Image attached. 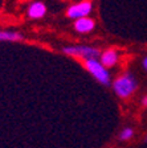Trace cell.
<instances>
[{"instance_id":"7","label":"cell","mask_w":147,"mask_h":148,"mask_svg":"<svg viewBox=\"0 0 147 148\" xmlns=\"http://www.w3.org/2000/svg\"><path fill=\"white\" fill-rule=\"evenodd\" d=\"M118 61V53L114 49H107L104 53H101V62L106 68H111Z\"/></svg>"},{"instance_id":"2","label":"cell","mask_w":147,"mask_h":148,"mask_svg":"<svg viewBox=\"0 0 147 148\" xmlns=\"http://www.w3.org/2000/svg\"><path fill=\"white\" fill-rule=\"evenodd\" d=\"M85 66L98 82H101L105 86L110 85V73L106 70V68L102 65V62H99L97 58H90L86 60Z\"/></svg>"},{"instance_id":"8","label":"cell","mask_w":147,"mask_h":148,"mask_svg":"<svg viewBox=\"0 0 147 148\" xmlns=\"http://www.w3.org/2000/svg\"><path fill=\"white\" fill-rule=\"evenodd\" d=\"M24 34L16 31H0V41H21Z\"/></svg>"},{"instance_id":"9","label":"cell","mask_w":147,"mask_h":148,"mask_svg":"<svg viewBox=\"0 0 147 148\" xmlns=\"http://www.w3.org/2000/svg\"><path fill=\"white\" fill-rule=\"evenodd\" d=\"M133 136H134V130L130 128V127H126L125 130H122V132H121V135H119V139L125 142V140H130Z\"/></svg>"},{"instance_id":"5","label":"cell","mask_w":147,"mask_h":148,"mask_svg":"<svg viewBox=\"0 0 147 148\" xmlns=\"http://www.w3.org/2000/svg\"><path fill=\"white\" fill-rule=\"evenodd\" d=\"M94 27H95V21L93 18H90L89 16L76 18V21H74V29L78 33H89V32H92L94 29Z\"/></svg>"},{"instance_id":"6","label":"cell","mask_w":147,"mask_h":148,"mask_svg":"<svg viewBox=\"0 0 147 148\" xmlns=\"http://www.w3.org/2000/svg\"><path fill=\"white\" fill-rule=\"evenodd\" d=\"M27 13H28V17L33 18V20L43 18L46 13V5L43 1H33V3L29 4Z\"/></svg>"},{"instance_id":"1","label":"cell","mask_w":147,"mask_h":148,"mask_svg":"<svg viewBox=\"0 0 147 148\" xmlns=\"http://www.w3.org/2000/svg\"><path fill=\"white\" fill-rule=\"evenodd\" d=\"M138 87V82L131 73H125L118 77L113 83V89L119 98L126 99L131 97Z\"/></svg>"},{"instance_id":"3","label":"cell","mask_w":147,"mask_h":148,"mask_svg":"<svg viewBox=\"0 0 147 148\" xmlns=\"http://www.w3.org/2000/svg\"><path fill=\"white\" fill-rule=\"evenodd\" d=\"M62 52L68 56H76V57H81L85 60H90V58H98L101 57V52L92 46H86V45H78V46H64Z\"/></svg>"},{"instance_id":"11","label":"cell","mask_w":147,"mask_h":148,"mask_svg":"<svg viewBox=\"0 0 147 148\" xmlns=\"http://www.w3.org/2000/svg\"><path fill=\"white\" fill-rule=\"evenodd\" d=\"M142 105H143V106H146V107H147V95L144 97L143 99H142Z\"/></svg>"},{"instance_id":"4","label":"cell","mask_w":147,"mask_h":148,"mask_svg":"<svg viewBox=\"0 0 147 148\" xmlns=\"http://www.w3.org/2000/svg\"><path fill=\"white\" fill-rule=\"evenodd\" d=\"M93 11V4L89 0H84L77 4H73L69 8L66 9V16L69 18H80V17H85V16H89Z\"/></svg>"},{"instance_id":"10","label":"cell","mask_w":147,"mask_h":148,"mask_svg":"<svg viewBox=\"0 0 147 148\" xmlns=\"http://www.w3.org/2000/svg\"><path fill=\"white\" fill-rule=\"evenodd\" d=\"M143 68L147 71V57H144V60H143Z\"/></svg>"}]
</instances>
